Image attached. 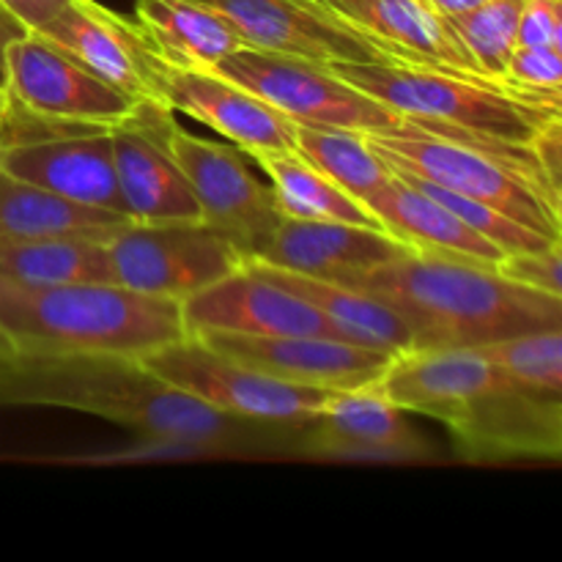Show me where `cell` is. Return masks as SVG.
<instances>
[{"label":"cell","instance_id":"cell-31","mask_svg":"<svg viewBox=\"0 0 562 562\" xmlns=\"http://www.w3.org/2000/svg\"><path fill=\"white\" fill-rule=\"evenodd\" d=\"M562 241L558 245L541 247V250H519L505 252L499 258L497 269L503 278L514 280V283L527 285V289L547 291L552 296H562Z\"/></svg>","mask_w":562,"mask_h":562},{"label":"cell","instance_id":"cell-35","mask_svg":"<svg viewBox=\"0 0 562 562\" xmlns=\"http://www.w3.org/2000/svg\"><path fill=\"white\" fill-rule=\"evenodd\" d=\"M27 31H36L44 22L53 20L69 0H0Z\"/></svg>","mask_w":562,"mask_h":562},{"label":"cell","instance_id":"cell-29","mask_svg":"<svg viewBox=\"0 0 562 562\" xmlns=\"http://www.w3.org/2000/svg\"><path fill=\"white\" fill-rule=\"evenodd\" d=\"M477 349L521 387L562 398V327L510 335Z\"/></svg>","mask_w":562,"mask_h":562},{"label":"cell","instance_id":"cell-20","mask_svg":"<svg viewBox=\"0 0 562 562\" xmlns=\"http://www.w3.org/2000/svg\"><path fill=\"white\" fill-rule=\"evenodd\" d=\"M0 170L69 201L126 214L113 168L110 130L0 146Z\"/></svg>","mask_w":562,"mask_h":562},{"label":"cell","instance_id":"cell-15","mask_svg":"<svg viewBox=\"0 0 562 562\" xmlns=\"http://www.w3.org/2000/svg\"><path fill=\"white\" fill-rule=\"evenodd\" d=\"M5 91L36 113L108 126L126 119L140 102L77 64L36 31L16 38L5 53Z\"/></svg>","mask_w":562,"mask_h":562},{"label":"cell","instance_id":"cell-36","mask_svg":"<svg viewBox=\"0 0 562 562\" xmlns=\"http://www.w3.org/2000/svg\"><path fill=\"white\" fill-rule=\"evenodd\" d=\"M25 33L27 27L0 3V88H5V53H9L11 44H14L16 38L25 36Z\"/></svg>","mask_w":562,"mask_h":562},{"label":"cell","instance_id":"cell-39","mask_svg":"<svg viewBox=\"0 0 562 562\" xmlns=\"http://www.w3.org/2000/svg\"><path fill=\"white\" fill-rule=\"evenodd\" d=\"M5 108H9V93H5V88H0V115L5 113Z\"/></svg>","mask_w":562,"mask_h":562},{"label":"cell","instance_id":"cell-10","mask_svg":"<svg viewBox=\"0 0 562 562\" xmlns=\"http://www.w3.org/2000/svg\"><path fill=\"white\" fill-rule=\"evenodd\" d=\"M442 426L470 461L562 456V398L521 387L505 373L467 395Z\"/></svg>","mask_w":562,"mask_h":562},{"label":"cell","instance_id":"cell-19","mask_svg":"<svg viewBox=\"0 0 562 562\" xmlns=\"http://www.w3.org/2000/svg\"><path fill=\"white\" fill-rule=\"evenodd\" d=\"M36 33L119 91L148 99V66L157 53L137 22L124 20L97 0H69Z\"/></svg>","mask_w":562,"mask_h":562},{"label":"cell","instance_id":"cell-22","mask_svg":"<svg viewBox=\"0 0 562 562\" xmlns=\"http://www.w3.org/2000/svg\"><path fill=\"white\" fill-rule=\"evenodd\" d=\"M340 14L406 64L483 75L450 22L426 0H355L340 9Z\"/></svg>","mask_w":562,"mask_h":562},{"label":"cell","instance_id":"cell-26","mask_svg":"<svg viewBox=\"0 0 562 562\" xmlns=\"http://www.w3.org/2000/svg\"><path fill=\"white\" fill-rule=\"evenodd\" d=\"M267 173L269 187L283 217L294 220H338V223L382 228L371 209L340 190L329 176L307 162L296 148L250 154Z\"/></svg>","mask_w":562,"mask_h":562},{"label":"cell","instance_id":"cell-24","mask_svg":"<svg viewBox=\"0 0 562 562\" xmlns=\"http://www.w3.org/2000/svg\"><path fill=\"white\" fill-rule=\"evenodd\" d=\"M135 14L154 53L181 69H214L225 55L247 47L239 31L201 0H137Z\"/></svg>","mask_w":562,"mask_h":562},{"label":"cell","instance_id":"cell-17","mask_svg":"<svg viewBox=\"0 0 562 562\" xmlns=\"http://www.w3.org/2000/svg\"><path fill=\"white\" fill-rule=\"evenodd\" d=\"M406 252H412V247L384 228L338 220L283 217L278 231L252 258L269 267L346 285Z\"/></svg>","mask_w":562,"mask_h":562},{"label":"cell","instance_id":"cell-11","mask_svg":"<svg viewBox=\"0 0 562 562\" xmlns=\"http://www.w3.org/2000/svg\"><path fill=\"white\" fill-rule=\"evenodd\" d=\"M239 31L247 47L278 55L344 64L398 60L379 38L346 20L327 0H201Z\"/></svg>","mask_w":562,"mask_h":562},{"label":"cell","instance_id":"cell-3","mask_svg":"<svg viewBox=\"0 0 562 562\" xmlns=\"http://www.w3.org/2000/svg\"><path fill=\"white\" fill-rule=\"evenodd\" d=\"M0 333L16 351L143 357L184 338L181 302L119 283L27 285L0 278Z\"/></svg>","mask_w":562,"mask_h":562},{"label":"cell","instance_id":"cell-7","mask_svg":"<svg viewBox=\"0 0 562 562\" xmlns=\"http://www.w3.org/2000/svg\"><path fill=\"white\" fill-rule=\"evenodd\" d=\"M214 71L239 82L294 124L333 126L360 135H382L406 124L404 115L316 60L241 47L217 60Z\"/></svg>","mask_w":562,"mask_h":562},{"label":"cell","instance_id":"cell-5","mask_svg":"<svg viewBox=\"0 0 562 562\" xmlns=\"http://www.w3.org/2000/svg\"><path fill=\"white\" fill-rule=\"evenodd\" d=\"M329 69L412 124H450L514 143L560 119V93L406 60H344Z\"/></svg>","mask_w":562,"mask_h":562},{"label":"cell","instance_id":"cell-37","mask_svg":"<svg viewBox=\"0 0 562 562\" xmlns=\"http://www.w3.org/2000/svg\"><path fill=\"white\" fill-rule=\"evenodd\" d=\"M437 14H442L445 20H453V16L467 14V11L477 9V5L488 3V0H426Z\"/></svg>","mask_w":562,"mask_h":562},{"label":"cell","instance_id":"cell-13","mask_svg":"<svg viewBox=\"0 0 562 562\" xmlns=\"http://www.w3.org/2000/svg\"><path fill=\"white\" fill-rule=\"evenodd\" d=\"M148 99L212 126L247 154L294 148V121L214 69H181L157 55L148 66Z\"/></svg>","mask_w":562,"mask_h":562},{"label":"cell","instance_id":"cell-40","mask_svg":"<svg viewBox=\"0 0 562 562\" xmlns=\"http://www.w3.org/2000/svg\"><path fill=\"white\" fill-rule=\"evenodd\" d=\"M327 3H329V5H333V9H335V11H340V9H344V5L355 3V0H327Z\"/></svg>","mask_w":562,"mask_h":562},{"label":"cell","instance_id":"cell-6","mask_svg":"<svg viewBox=\"0 0 562 562\" xmlns=\"http://www.w3.org/2000/svg\"><path fill=\"white\" fill-rule=\"evenodd\" d=\"M143 366L179 393L220 415L247 423L296 426L333 401L340 390L305 387L258 373L203 344L198 335L165 344L140 357Z\"/></svg>","mask_w":562,"mask_h":562},{"label":"cell","instance_id":"cell-21","mask_svg":"<svg viewBox=\"0 0 562 562\" xmlns=\"http://www.w3.org/2000/svg\"><path fill=\"white\" fill-rule=\"evenodd\" d=\"M366 206L387 234L409 245L415 252L456 258V261L481 263V267H497L499 258L505 256L494 241L475 234L442 203L434 201L420 187L409 184L393 170L382 190Z\"/></svg>","mask_w":562,"mask_h":562},{"label":"cell","instance_id":"cell-14","mask_svg":"<svg viewBox=\"0 0 562 562\" xmlns=\"http://www.w3.org/2000/svg\"><path fill=\"white\" fill-rule=\"evenodd\" d=\"M192 335L252 371L305 387H371L393 360V355L366 349L335 335H236L209 329Z\"/></svg>","mask_w":562,"mask_h":562},{"label":"cell","instance_id":"cell-27","mask_svg":"<svg viewBox=\"0 0 562 562\" xmlns=\"http://www.w3.org/2000/svg\"><path fill=\"white\" fill-rule=\"evenodd\" d=\"M0 278L27 285L113 283L108 239L55 236L0 241Z\"/></svg>","mask_w":562,"mask_h":562},{"label":"cell","instance_id":"cell-18","mask_svg":"<svg viewBox=\"0 0 562 562\" xmlns=\"http://www.w3.org/2000/svg\"><path fill=\"white\" fill-rule=\"evenodd\" d=\"M296 428L302 431V448L316 456L368 461H406L426 456V442L376 384L340 390L322 412L296 423Z\"/></svg>","mask_w":562,"mask_h":562},{"label":"cell","instance_id":"cell-2","mask_svg":"<svg viewBox=\"0 0 562 562\" xmlns=\"http://www.w3.org/2000/svg\"><path fill=\"white\" fill-rule=\"evenodd\" d=\"M346 285L393 307L409 324L412 349L486 346L510 335L562 327V296L456 258L412 250Z\"/></svg>","mask_w":562,"mask_h":562},{"label":"cell","instance_id":"cell-25","mask_svg":"<svg viewBox=\"0 0 562 562\" xmlns=\"http://www.w3.org/2000/svg\"><path fill=\"white\" fill-rule=\"evenodd\" d=\"M132 220L126 214L69 201L0 170V241L88 236L110 239Z\"/></svg>","mask_w":562,"mask_h":562},{"label":"cell","instance_id":"cell-8","mask_svg":"<svg viewBox=\"0 0 562 562\" xmlns=\"http://www.w3.org/2000/svg\"><path fill=\"white\" fill-rule=\"evenodd\" d=\"M113 283L140 294L187 300L241 267L234 241L203 220L130 223L108 239Z\"/></svg>","mask_w":562,"mask_h":562},{"label":"cell","instance_id":"cell-1","mask_svg":"<svg viewBox=\"0 0 562 562\" xmlns=\"http://www.w3.org/2000/svg\"><path fill=\"white\" fill-rule=\"evenodd\" d=\"M3 406H53L119 423L143 439L195 453L231 445L247 420L220 415L154 376L140 357L110 351H16L0 382Z\"/></svg>","mask_w":562,"mask_h":562},{"label":"cell","instance_id":"cell-12","mask_svg":"<svg viewBox=\"0 0 562 562\" xmlns=\"http://www.w3.org/2000/svg\"><path fill=\"white\" fill-rule=\"evenodd\" d=\"M173 124V110L157 99H140L126 119L110 126L115 181L132 223L203 220L168 146Z\"/></svg>","mask_w":562,"mask_h":562},{"label":"cell","instance_id":"cell-4","mask_svg":"<svg viewBox=\"0 0 562 562\" xmlns=\"http://www.w3.org/2000/svg\"><path fill=\"white\" fill-rule=\"evenodd\" d=\"M362 137L390 168L486 203L549 239H562L560 192L541 173L530 143L464 126L412 124L409 119L395 132Z\"/></svg>","mask_w":562,"mask_h":562},{"label":"cell","instance_id":"cell-23","mask_svg":"<svg viewBox=\"0 0 562 562\" xmlns=\"http://www.w3.org/2000/svg\"><path fill=\"white\" fill-rule=\"evenodd\" d=\"M241 267L252 269L261 278L278 283L280 289L305 300L307 305H313L318 313L327 316V322L333 324L340 338L351 340V344L393 357L401 355V351H409L412 344H415L409 324L393 307L384 305L376 296L366 294V291L333 283V280H318L311 278V274L269 267V263L256 261V258H245Z\"/></svg>","mask_w":562,"mask_h":562},{"label":"cell","instance_id":"cell-33","mask_svg":"<svg viewBox=\"0 0 562 562\" xmlns=\"http://www.w3.org/2000/svg\"><path fill=\"white\" fill-rule=\"evenodd\" d=\"M516 47L562 49V0H525Z\"/></svg>","mask_w":562,"mask_h":562},{"label":"cell","instance_id":"cell-32","mask_svg":"<svg viewBox=\"0 0 562 562\" xmlns=\"http://www.w3.org/2000/svg\"><path fill=\"white\" fill-rule=\"evenodd\" d=\"M505 80L516 88L560 93L562 49L552 47H516L508 60Z\"/></svg>","mask_w":562,"mask_h":562},{"label":"cell","instance_id":"cell-34","mask_svg":"<svg viewBox=\"0 0 562 562\" xmlns=\"http://www.w3.org/2000/svg\"><path fill=\"white\" fill-rule=\"evenodd\" d=\"M532 154H536L538 165H541V173L547 176V181L552 184V190L560 192L562 179V124L560 119H552L549 124H543L541 130L536 132V137L530 140Z\"/></svg>","mask_w":562,"mask_h":562},{"label":"cell","instance_id":"cell-28","mask_svg":"<svg viewBox=\"0 0 562 562\" xmlns=\"http://www.w3.org/2000/svg\"><path fill=\"white\" fill-rule=\"evenodd\" d=\"M294 148L360 203L371 201L390 179V168L360 132L294 124Z\"/></svg>","mask_w":562,"mask_h":562},{"label":"cell","instance_id":"cell-9","mask_svg":"<svg viewBox=\"0 0 562 562\" xmlns=\"http://www.w3.org/2000/svg\"><path fill=\"white\" fill-rule=\"evenodd\" d=\"M168 146L190 181L203 223L228 236L241 258L258 256L283 223L272 187L247 168L234 146L203 140L179 124L170 126Z\"/></svg>","mask_w":562,"mask_h":562},{"label":"cell","instance_id":"cell-16","mask_svg":"<svg viewBox=\"0 0 562 562\" xmlns=\"http://www.w3.org/2000/svg\"><path fill=\"white\" fill-rule=\"evenodd\" d=\"M187 333L335 335L324 313L252 269L239 267L217 283L181 300Z\"/></svg>","mask_w":562,"mask_h":562},{"label":"cell","instance_id":"cell-38","mask_svg":"<svg viewBox=\"0 0 562 562\" xmlns=\"http://www.w3.org/2000/svg\"><path fill=\"white\" fill-rule=\"evenodd\" d=\"M11 355H14V346H11V340L0 333V382H3V373L5 368H9Z\"/></svg>","mask_w":562,"mask_h":562},{"label":"cell","instance_id":"cell-30","mask_svg":"<svg viewBox=\"0 0 562 562\" xmlns=\"http://www.w3.org/2000/svg\"><path fill=\"white\" fill-rule=\"evenodd\" d=\"M521 5L525 0H488L467 14L448 20L483 75L492 80L508 82L505 75H508L510 53L516 49Z\"/></svg>","mask_w":562,"mask_h":562}]
</instances>
